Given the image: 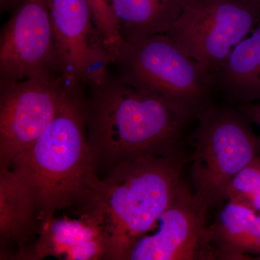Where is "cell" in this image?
<instances>
[{"mask_svg":"<svg viewBox=\"0 0 260 260\" xmlns=\"http://www.w3.org/2000/svg\"><path fill=\"white\" fill-rule=\"evenodd\" d=\"M195 117L191 178L194 194L210 208L223 203L232 179L260 155V137L239 110L210 103Z\"/></svg>","mask_w":260,"mask_h":260,"instance_id":"cell-5","label":"cell"},{"mask_svg":"<svg viewBox=\"0 0 260 260\" xmlns=\"http://www.w3.org/2000/svg\"><path fill=\"white\" fill-rule=\"evenodd\" d=\"M114 64L117 76L143 93L170 103L190 116L211 103L212 74L177 46L167 34L135 43L123 42Z\"/></svg>","mask_w":260,"mask_h":260,"instance_id":"cell-4","label":"cell"},{"mask_svg":"<svg viewBox=\"0 0 260 260\" xmlns=\"http://www.w3.org/2000/svg\"><path fill=\"white\" fill-rule=\"evenodd\" d=\"M208 231L217 259L260 257V213L249 207L228 200Z\"/></svg>","mask_w":260,"mask_h":260,"instance_id":"cell-12","label":"cell"},{"mask_svg":"<svg viewBox=\"0 0 260 260\" xmlns=\"http://www.w3.org/2000/svg\"><path fill=\"white\" fill-rule=\"evenodd\" d=\"M83 88L68 85L54 120L8 168L31 191L41 223L58 210L81 207L100 181L89 145Z\"/></svg>","mask_w":260,"mask_h":260,"instance_id":"cell-2","label":"cell"},{"mask_svg":"<svg viewBox=\"0 0 260 260\" xmlns=\"http://www.w3.org/2000/svg\"><path fill=\"white\" fill-rule=\"evenodd\" d=\"M68 84L62 77L0 85V166L9 168L54 120Z\"/></svg>","mask_w":260,"mask_h":260,"instance_id":"cell-9","label":"cell"},{"mask_svg":"<svg viewBox=\"0 0 260 260\" xmlns=\"http://www.w3.org/2000/svg\"><path fill=\"white\" fill-rule=\"evenodd\" d=\"M260 12V0H239Z\"/></svg>","mask_w":260,"mask_h":260,"instance_id":"cell-20","label":"cell"},{"mask_svg":"<svg viewBox=\"0 0 260 260\" xmlns=\"http://www.w3.org/2000/svg\"><path fill=\"white\" fill-rule=\"evenodd\" d=\"M208 209L203 200L182 184L157 220L155 232L140 237L125 260L217 259L207 225Z\"/></svg>","mask_w":260,"mask_h":260,"instance_id":"cell-10","label":"cell"},{"mask_svg":"<svg viewBox=\"0 0 260 260\" xmlns=\"http://www.w3.org/2000/svg\"><path fill=\"white\" fill-rule=\"evenodd\" d=\"M225 200L246 205L260 213V155L232 179L225 191Z\"/></svg>","mask_w":260,"mask_h":260,"instance_id":"cell-16","label":"cell"},{"mask_svg":"<svg viewBox=\"0 0 260 260\" xmlns=\"http://www.w3.org/2000/svg\"><path fill=\"white\" fill-rule=\"evenodd\" d=\"M51 25L65 83L85 88L109 74L114 57L94 20L88 0H49Z\"/></svg>","mask_w":260,"mask_h":260,"instance_id":"cell-8","label":"cell"},{"mask_svg":"<svg viewBox=\"0 0 260 260\" xmlns=\"http://www.w3.org/2000/svg\"><path fill=\"white\" fill-rule=\"evenodd\" d=\"M61 76L49 0H23L0 35V85Z\"/></svg>","mask_w":260,"mask_h":260,"instance_id":"cell-7","label":"cell"},{"mask_svg":"<svg viewBox=\"0 0 260 260\" xmlns=\"http://www.w3.org/2000/svg\"><path fill=\"white\" fill-rule=\"evenodd\" d=\"M237 109L248 120L256 124L260 128V102L238 103Z\"/></svg>","mask_w":260,"mask_h":260,"instance_id":"cell-18","label":"cell"},{"mask_svg":"<svg viewBox=\"0 0 260 260\" xmlns=\"http://www.w3.org/2000/svg\"><path fill=\"white\" fill-rule=\"evenodd\" d=\"M259 20V10L239 0H187L167 34L213 75Z\"/></svg>","mask_w":260,"mask_h":260,"instance_id":"cell-6","label":"cell"},{"mask_svg":"<svg viewBox=\"0 0 260 260\" xmlns=\"http://www.w3.org/2000/svg\"><path fill=\"white\" fill-rule=\"evenodd\" d=\"M88 88L87 132L98 174L102 170L106 175L136 157L177 151L183 127L191 117L184 111L110 73Z\"/></svg>","mask_w":260,"mask_h":260,"instance_id":"cell-1","label":"cell"},{"mask_svg":"<svg viewBox=\"0 0 260 260\" xmlns=\"http://www.w3.org/2000/svg\"><path fill=\"white\" fill-rule=\"evenodd\" d=\"M184 162L178 150L143 155L120 162L100 179L79 212L99 227L107 259L125 260L135 243L152 231L183 184Z\"/></svg>","mask_w":260,"mask_h":260,"instance_id":"cell-3","label":"cell"},{"mask_svg":"<svg viewBox=\"0 0 260 260\" xmlns=\"http://www.w3.org/2000/svg\"><path fill=\"white\" fill-rule=\"evenodd\" d=\"M37 203L28 186L11 169L0 166L1 259L15 247V259H25L29 241L39 235Z\"/></svg>","mask_w":260,"mask_h":260,"instance_id":"cell-11","label":"cell"},{"mask_svg":"<svg viewBox=\"0 0 260 260\" xmlns=\"http://www.w3.org/2000/svg\"><path fill=\"white\" fill-rule=\"evenodd\" d=\"M94 20L102 34L106 45L114 57L124 42L119 35L117 23L112 8V0H88Z\"/></svg>","mask_w":260,"mask_h":260,"instance_id":"cell-17","label":"cell"},{"mask_svg":"<svg viewBox=\"0 0 260 260\" xmlns=\"http://www.w3.org/2000/svg\"><path fill=\"white\" fill-rule=\"evenodd\" d=\"M79 218L74 219L52 217L42 222L37 241L29 251L26 259L54 256L69 260L74 251L85 242L93 238L103 237L91 218L84 213H79Z\"/></svg>","mask_w":260,"mask_h":260,"instance_id":"cell-15","label":"cell"},{"mask_svg":"<svg viewBox=\"0 0 260 260\" xmlns=\"http://www.w3.org/2000/svg\"><path fill=\"white\" fill-rule=\"evenodd\" d=\"M23 0H0V13L13 11L23 3Z\"/></svg>","mask_w":260,"mask_h":260,"instance_id":"cell-19","label":"cell"},{"mask_svg":"<svg viewBox=\"0 0 260 260\" xmlns=\"http://www.w3.org/2000/svg\"><path fill=\"white\" fill-rule=\"evenodd\" d=\"M215 89L231 101H260V20L213 75Z\"/></svg>","mask_w":260,"mask_h":260,"instance_id":"cell-13","label":"cell"},{"mask_svg":"<svg viewBox=\"0 0 260 260\" xmlns=\"http://www.w3.org/2000/svg\"><path fill=\"white\" fill-rule=\"evenodd\" d=\"M187 0H112L123 42L135 43L167 34Z\"/></svg>","mask_w":260,"mask_h":260,"instance_id":"cell-14","label":"cell"}]
</instances>
